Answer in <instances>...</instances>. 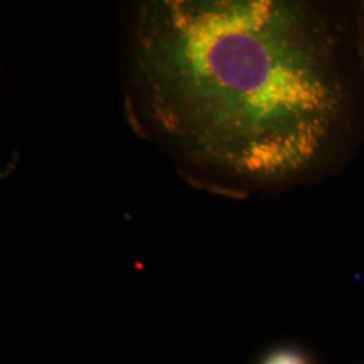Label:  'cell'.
<instances>
[{
	"label": "cell",
	"mask_w": 364,
	"mask_h": 364,
	"mask_svg": "<svg viewBox=\"0 0 364 364\" xmlns=\"http://www.w3.org/2000/svg\"><path fill=\"white\" fill-rule=\"evenodd\" d=\"M259 364H312L306 353L294 347H278L267 352Z\"/></svg>",
	"instance_id": "2"
},
{
	"label": "cell",
	"mask_w": 364,
	"mask_h": 364,
	"mask_svg": "<svg viewBox=\"0 0 364 364\" xmlns=\"http://www.w3.org/2000/svg\"><path fill=\"white\" fill-rule=\"evenodd\" d=\"M132 60L156 130L197 164L254 181L309 169L346 105L326 31L297 1H146Z\"/></svg>",
	"instance_id": "1"
}]
</instances>
